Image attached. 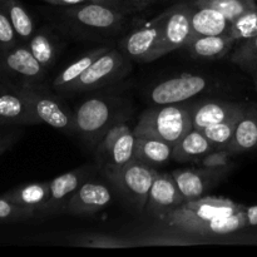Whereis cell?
<instances>
[{
	"instance_id": "1",
	"label": "cell",
	"mask_w": 257,
	"mask_h": 257,
	"mask_svg": "<svg viewBox=\"0 0 257 257\" xmlns=\"http://www.w3.org/2000/svg\"><path fill=\"white\" fill-rule=\"evenodd\" d=\"M130 15L109 5L100 3H84L75 7L64 8L62 12L63 24L68 32L88 38H103L117 34Z\"/></svg>"
},
{
	"instance_id": "2",
	"label": "cell",
	"mask_w": 257,
	"mask_h": 257,
	"mask_svg": "<svg viewBox=\"0 0 257 257\" xmlns=\"http://www.w3.org/2000/svg\"><path fill=\"white\" fill-rule=\"evenodd\" d=\"M122 100L114 95H97L85 99L74 110L75 133L89 147H95L108 128L125 119Z\"/></svg>"
},
{
	"instance_id": "3",
	"label": "cell",
	"mask_w": 257,
	"mask_h": 257,
	"mask_svg": "<svg viewBox=\"0 0 257 257\" xmlns=\"http://www.w3.org/2000/svg\"><path fill=\"white\" fill-rule=\"evenodd\" d=\"M192 130V104L155 105L141 115L133 131L137 136L160 138L173 146Z\"/></svg>"
},
{
	"instance_id": "4",
	"label": "cell",
	"mask_w": 257,
	"mask_h": 257,
	"mask_svg": "<svg viewBox=\"0 0 257 257\" xmlns=\"http://www.w3.org/2000/svg\"><path fill=\"white\" fill-rule=\"evenodd\" d=\"M245 206L236 203L228 198L201 197L197 200L185 201L178 207L168 212L158 222L165 226L166 230L177 233H187L191 228L200 223L210 221L220 216L232 215L243 210Z\"/></svg>"
},
{
	"instance_id": "5",
	"label": "cell",
	"mask_w": 257,
	"mask_h": 257,
	"mask_svg": "<svg viewBox=\"0 0 257 257\" xmlns=\"http://www.w3.org/2000/svg\"><path fill=\"white\" fill-rule=\"evenodd\" d=\"M131 59L118 49H109L100 55L79 78L59 90V93H87L113 84L130 73Z\"/></svg>"
},
{
	"instance_id": "6",
	"label": "cell",
	"mask_w": 257,
	"mask_h": 257,
	"mask_svg": "<svg viewBox=\"0 0 257 257\" xmlns=\"http://www.w3.org/2000/svg\"><path fill=\"white\" fill-rule=\"evenodd\" d=\"M48 73L27 44L19 43L0 57V88L20 90L28 85L44 83Z\"/></svg>"
},
{
	"instance_id": "7",
	"label": "cell",
	"mask_w": 257,
	"mask_h": 257,
	"mask_svg": "<svg viewBox=\"0 0 257 257\" xmlns=\"http://www.w3.org/2000/svg\"><path fill=\"white\" fill-rule=\"evenodd\" d=\"M109 182L132 203L140 212L146 210L151 187L158 171L141 161L133 160L115 170L103 171Z\"/></svg>"
},
{
	"instance_id": "8",
	"label": "cell",
	"mask_w": 257,
	"mask_h": 257,
	"mask_svg": "<svg viewBox=\"0 0 257 257\" xmlns=\"http://www.w3.org/2000/svg\"><path fill=\"white\" fill-rule=\"evenodd\" d=\"M20 90L28 98L40 122L67 135L75 133L74 112L59 95L52 92L47 82L28 85Z\"/></svg>"
},
{
	"instance_id": "9",
	"label": "cell",
	"mask_w": 257,
	"mask_h": 257,
	"mask_svg": "<svg viewBox=\"0 0 257 257\" xmlns=\"http://www.w3.org/2000/svg\"><path fill=\"white\" fill-rule=\"evenodd\" d=\"M167 9L157 17L136 28L125 35L119 44V49L136 62H152L157 59L158 48L162 39Z\"/></svg>"
},
{
	"instance_id": "10",
	"label": "cell",
	"mask_w": 257,
	"mask_h": 257,
	"mask_svg": "<svg viewBox=\"0 0 257 257\" xmlns=\"http://www.w3.org/2000/svg\"><path fill=\"white\" fill-rule=\"evenodd\" d=\"M208 87L203 75L181 74L158 82L148 92V98L155 105L182 103L202 93Z\"/></svg>"
},
{
	"instance_id": "11",
	"label": "cell",
	"mask_w": 257,
	"mask_h": 257,
	"mask_svg": "<svg viewBox=\"0 0 257 257\" xmlns=\"http://www.w3.org/2000/svg\"><path fill=\"white\" fill-rule=\"evenodd\" d=\"M191 13L192 5L188 0H182L168 8L157 59L173 50L182 49L186 43L192 38Z\"/></svg>"
},
{
	"instance_id": "12",
	"label": "cell",
	"mask_w": 257,
	"mask_h": 257,
	"mask_svg": "<svg viewBox=\"0 0 257 257\" xmlns=\"http://www.w3.org/2000/svg\"><path fill=\"white\" fill-rule=\"evenodd\" d=\"M92 171V166H83L77 170L57 176L52 181H49V197L44 206L38 211L35 217L48 218L63 213L69 198L84 181L90 178Z\"/></svg>"
},
{
	"instance_id": "13",
	"label": "cell",
	"mask_w": 257,
	"mask_h": 257,
	"mask_svg": "<svg viewBox=\"0 0 257 257\" xmlns=\"http://www.w3.org/2000/svg\"><path fill=\"white\" fill-rule=\"evenodd\" d=\"M110 202L112 193L109 188L102 182L88 178L73 193L63 213L73 216H90L104 210Z\"/></svg>"
},
{
	"instance_id": "14",
	"label": "cell",
	"mask_w": 257,
	"mask_h": 257,
	"mask_svg": "<svg viewBox=\"0 0 257 257\" xmlns=\"http://www.w3.org/2000/svg\"><path fill=\"white\" fill-rule=\"evenodd\" d=\"M40 123L22 90L0 88V127L34 125Z\"/></svg>"
},
{
	"instance_id": "15",
	"label": "cell",
	"mask_w": 257,
	"mask_h": 257,
	"mask_svg": "<svg viewBox=\"0 0 257 257\" xmlns=\"http://www.w3.org/2000/svg\"><path fill=\"white\" fill-rule=\"evenodd\" d=\"M185 202V198L181 195L172 173H157L148 195L146 210L156 220H161L168 212Z\"/></svg>"
},
{
	"instance_id": "16",
	"label": "cell",
	"mask_w": 257,
	"mask_h": 257,
	"mask_svg": "<svg viewBox=\"0 0 257 257\" xmlns=\"http://www.w3.org/2000/svg\"><path fill=\"white\" fill-rule=\"evenodd\" d=\"M172 176L185 201H192L203 197V195L217 185L226 175L217 171L197 167L175 170Z\"/></svg>"
},
{
	"instance_id": "17",
	"label": "cell",
	"mask_w": 257,
	"mask_h": 257,
	"mask_svg": "<svg viewBox=\"0 0 257 257\" xmlns=\"http://www.w3.org/2000/svg\"><path fill=\"white\" fill-rule=\"evenodd\" d=\"M247 104L225 100H206L192 104V128L202 131L208 125L225 122L242 114Z\"/></svg>"
},
{
	"instance_id": "18",
	"label": "cell",
	"mask_w": 257,
	"mask_h": 257,
	"mask_svg": "<svg viewBox=\"0 0 257 257\" xmlns=\"http://www.w3.org/2000/svg\"><path fill=\"white\" fill-rule=\"evenodd\" d=\"M236 43L228 35H205L192 37L182 50L192 59L217 60L230 54Z\"/></svg>"
},
{
	"instance_id": "19",
	"label": "cell",
	"mask_w": 257,
	"mask_h": 257,
	"mask_svg": "<svg viewBox=\"0 0 257 257\" xmlns=\"http://www.w3.org/2000/svg\"><path fill=\"white\" fill-rule=\"evenodd\" d=\"M191 25H192V37L227 35L231 22L218 10L207 7L192 5Z\"/></svg>"
},
{
	"instance_id": "20",
	"label": "cell",
	"mask_w": 257,
	"mask_h": 257,
	"mask_svg": "<svg viewBox=\"0 0 257 257\" xmlns=\"http://www.w3.org/2000/svg\"><path fill=\"white\" fill-rule=\"evenodd\" d=\"M27 45L35 59L42 64L45 70L49 72L50 69H53L62 47H60V40L50 28L42 27L35 30L34 35Z\"/></svg>"
},
{
	"instance_id": "21",
	"label": "cell",
	"mask_w": 257,
	"mask_h": 257,
	"mask_svg": "<svg viewBox=\"0 0 257 257\" xmlns=\"http://www.w3.org/2000/svg\"><path fill=\"white\" fill-rule=\"evenodd\" d=\"M257 148V105L251 104L246 107L245 113L241 117L232 141L226 148L232 155L248 152Z\"/></svg>"
},
{
	"instance_id": "22",
	"label": "cell",
	"mask_w": 257,
	"mask_h": 257,
	"mask_svg": "<svg viewBox=\"0 0 257 257\" xmlns=\"http://www.w3.org/2000/svg\"><path fill=\"white\" fill-rule=\"evenodd\" d=\"M172 143H168L160 138L148 137V136H137L135 160L156 168L172 160Z\"/></svg>"
},
{
	"instance_id": "23",
	"label": "cell",
	"mask_w": 257,
	"mask_h": 257,
	"mask_svg": "<svg viewBox=\"0 0 257 257\" xmlns=\"http://www.w3.org/2000/svg\"><path fill=\"white\" fill-rule=\"evenodd\" d=\"M213 150H216V147L206 137L205 133L192 128L173 146L172 160L177 162H196L198 158Z\"/></svg>"
},
{
	"instance_id": "24",
	"label": "cell",
	"mask_w": 257,
	"mask_h": 257,
	"mask_svg": "<svg viewBox=\"0 0 257 257\" xmlns=\"http://www.w3.org/2000/svg\"><path fill=\"white\" fill-rule=\"evenodd\" d=\"M245 208L238 211V212L232 213V215L220 216V217H215L212 220L200 223V225L191 228L187 235L190 233V235H196L200 236V237H212V236L231 235V233L243 230V228L248 227L247 221H246Z\"/></svg>"
},
{
	"instance_id": "25",
	"label": "cell",
	"mask_w": 257,
	"mask_h": 257,
	"mask_svg": "<svg viewBox=\"0 0 257 257\" xmlns=\"http://www.w3.org/2000/svg\"><path fill=\"white\" fill-rule=\"evenodd\" d=\"M49 192V182H33L18 186L4 193L3 197L9 200L10 202L17 203V205L35 208V211L38 212L47 202Z\"/></svg>"
},
{
	"instance_id": "26",
	"label": "cell",
	"mask_w": 257,
	"mask_h": 257,
	"mask_svg": "<svg viewBox=\"0 0 257 257\" xmlns=\"http://www.w3.org/2000/svg\"><path fill=\"white\" fill-rule=\"evenodd\" d=\"M0 5L7 13L19 43L28 44L37 30L32 15L19 0H3Z\"/></svg>"
},
{
	"instance_id": "27",
	"label": "cell",
	"mask_w": 257,
	"mask_h": 257,
	"mask_svg": "<svg viewBox=\"0 0 257 257\" xmlns=\"http://www.w3.org/2000/svg\"><path fill=\"white\" fill-rule=\"evenodd\" d=\"M110 48L108 47H99L95 48V49L89 50L85 54L80 55V58L75 59L74 62H72L70 64H68L64 69L60 73H58L57 77L53 79L52 82V88L55 89L57 92H59L62 88H64L65 85H68L69 83L74 82L77 78H79L100 55H103L104 53H107Z\"/></svg>"
},
{
	"instance_id": "28",
	"label": "cell",
	"mask_w": 257,
	"mask_h": 257,
	"mask_svg": "<svg viewBox=\"0 0 257 257\" xmlns=\"http://www.w3.org/2000/svg\"><path fill=\"white\" fill-rule=\"evenodd\" d=\"M136 136L135 131H130L128 133L123 135L119 140L115 142L112 150L107 155L105 160L102 162V170H115L120 168L135 160L136 150Z\"/></svg>"
},
{
	"instance_id": "29",
	"label": "cell",
	"mask_w": 257,
	"mask_h": 257,
	"mask_svg": "<svg viewBox=\"0 0 257 257\" xmlns=\"http://www.w3.org/2000/svg\"><path fill=\"white\" fill-rule=\"evenodd\" d=\"M196 7H207L222 13L230 22L237 19L245 13L257 9L256 0H188Z\"/></svg>"
},
{
	"instance_id": "30",
	"label": "cell",
	"mask_w": 257,
	"mask_h": 257,
	"mask_svg": "<svg viewBox=\"0 0 257 257\" xmlns=\"http://www.w3.org/2000/svg\"><path fill=\"white\" fill-rule=\"evenodd\" d=\"M230 60L252 78L257 77V34L237 43L231 52Z\"/></svg>"
},
{
	"instance_id": "31",
	"label": "cell",
	"mask_w": 257,
	"mask_h": 257,
	"mask_svg": "<svg viewBox=\"0 0 257 257\" xmlns=\"http://www.w3.org/2000/svg\"><path fill=\"white\" fill-rule=\"evenodd\" d=\"M242 114L231 118L228 120H225V122H221L217 123V124L208 125V127L203 128L202 132L210 140V142L215 146L216 150H226L228 147V145L232 141L236 127H237Z\"/></svg>"
},
{
	"instance_id": "32",
	"label": "cell",
	"mask_w": 257,
	"mask_h": 257,
	"mask_svg": "<svg viewBox=\"0 0 257 257\" xmlns=\"http://www.w3.org/2000/svg\"><path fill=\"white\" fill-rule=\"evenodd\" d=\"M131 130L130 124L127 123V118L125 119H120L118 122H115L114 124L110 125L107 130V132L103 135V137L100 138L99 142L97 143V146L94 147V153L95 158H97L99 162H103L107 157V155L109 153V151L112 150L113 146L115 145L118 140L122 137L123 135L128 133Z\"/></svg>"
},
{
	"instance_id": "33",
	"label": "cell",
	"mask_w": 257,
	"mask_h": 257,
	"mask_svg": "<svg viewBox=\"0 0 257 257\" xmlns=\"http://www.w3.org/2000/svg\"><path fill=\"white\" fill-rule=\"evenodd\" d=\"M257 34V9L245 13L231 22L228 37L237 44Z\"/></svg>"
},
{
	"instance_id": "34",
	"label": "cell",
	"mask_w": 257,
	"mask_h": 257,
	"mask_svg": "<svg viewBox=\"0 0 257 257\" xmlns=\"http://www.w3.org/2000/svg\"><path fill=\"white\" fill-rule=\"evenodd\" d=\"M232 156V153L227 150H213L207 155L198 158L196 163L198 165V167L217 171V172L227 175L231 168L233 167Z\"/></svg>"
},
{
	"instance_id": "35",
	"label": "cell",
	"mask_w": 257,
	"mask_h": 257,
	"mask_svg": "<svg viewBox=\"0 0 257 257\" xmlns=\"http://www.w3.org/2000/svg\"><path fill=\"white\" fill-rule=\"evenodd\" d=\"M35 215H37L35 208L17 205L3 196L0 197V223L22 222L34 218Z\"/></svg>"
},
{
	"instance_id": "36",
	"label": "cell",
	"mask_w": 257,
	"mask_h": 257,
	"mask_svg": "<svg viewBox=\"0 0 257 257\" xmlns=\"http://www.w3.org/2000/svg\"><path fill=\"white\" fill-rule=\"evenodd\" d=\"M77 245L83 246V247L120 248L130 247V246H133V243L119 237H114V236L103 235V233H88L78 238Z\"/></svg>"
},
{
	"instance_id": "37",
	"label": "cell",
	"mask_w": 257,
	"mask_h": 257,
	"mask_svg": "<svg viewBox=\"0 0 257 257\" xmlns=\"http://www.w3.org/2000/svg\"><path fill=\"white\" fill-rule=\"evenodd\" d=\"M18 44H19V40L15 34L14 28L5 10L0 5V57H3L5 53L9 52Z\"/></svg>"
},
{
	"instance_id": "38",
	"label": "cell",
	"mask_w": 257,
	"mask_h": 257,
	"mask_svg": "<svg viewBox=\"0 0 257 257\" xmlns=\"http://www.w3.org/2000/svg\"><path fill=\"white\" fill-rule=\"evenodd\" d=\"M90 2L109 5V7L120 10L128 15L142 12L151 5L146 0H90Z\"/></svg>"
},
{
	"instance_id": "39",
	"label": "cell",
	"mask_w": 257,
	"mask_h": 257,
	"mask_svg": "<svg viewBox=\"0 0 257 257\" xmlns=\"http://www.w3.org/2000/svg\"><path fill=\"white\" fill-rule=\"evenodd\" d=\"M0 127V156L12 148V146L17 142L22 136V131L19 130H3Z\"/></svg>"
},
{
	"instance_id": "40",
	"label": "cell",
	"mask_w": 257,
	"mask_h": 257,
	"mask_svg": "<svg viewBox=\"0 0 257 257\" xmlns=\"http://www.w3.org/2000/svg\"><path fill=\"white\" fill-rule=\"evenodd\" d=\"M44 2L48 3V4L55 5V7L68 8V7H75V5L84 4V3H89L90 0H44Z\"/></svg>"
},
{
	"instance_id": "41",
	"label": "cell",
	"mask_w": 257,
	"mask_h": 257,
	"mask_svg": "<svg viewBox=\"0 0 257 257\" xmlns=\"http://www.w3.org/2000/svg\"><path fill=\"white\" fill-rule=\"evenodd\" d=\"M245 215H246V221H247L248 227L257 226V205L250 206V207H246Z\"/></svg>"
},
{
	"instance_id": "42",
	"label": "cell",
	"mask_w": 257,
	"mask_h": 257,
	"mask_svg": "<svg viewBox=\"0 0 257 257\" xmlns=\"http://www.w3.org/2000/svg\"><path fill=\"white\" fill-rule=\"evenodd\" d=\"M253 83H255V89H256V92H257V77L253 78Z\"/></svg>"
},
{
	"instance_id": "43",
	"label": "cell",
	"mask_w": 257,
	"mask_h": 257,
	"mask_svg": "<svg viewBox=\"0 0 257 257\" xmlns=\"http://www.w3.org/2000/svg\"><path fill=\"white\" fill-rule=\"evenodd\" d=\"M146 2H148V3H150V4H152V3L157 2V0H146Z\"/></svg>"
},
{
	"instance_id": "44",
	"label": "cell",
	"mask_w": 257,
	"mask_h": 257,
	"mask_svg": "<svg viewBox=\"0 0 257 257\" xmlns=\"http://www.w3.org/2000/svg\"><path fill=\"white\" fill-rule=\"evenodd\" d=\"M256 2H257V0H256Z\"/></svg>"
}]
</instances>
